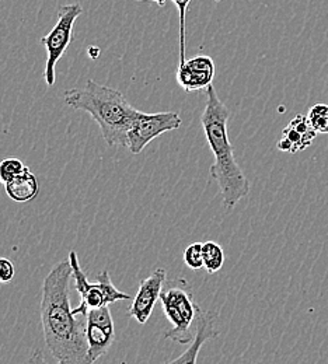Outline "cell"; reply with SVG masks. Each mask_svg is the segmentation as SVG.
<instances>
[{"label":"cell","instance_id":"1","mask_svg":"<svg viewBox=\"0 0 328 364\" xmlns=\"http://www.w3.org/2000/svg\"><path fill=\"white\" fill-rule=\"evenodd\" d=\"M69 261L55 265L43 283L40 317L44 341L52 358L63 364H90L86 339L88 316H78L70 307Z\"/></svg>","mask_w":328,"mask_h":364},{"label":"cell","instance_id":"2","mask_svg":"<svg viewBox=\"0 0 328 364\" xmlns=\"http://www.w3.org/2000/svg\"><path fill=\"white\" fill-rule=\"evenodd\" d=\"M205 97L206 102L201 115V124L215 157L209 174L219 186L223 198V208L231 212L241 199L248 196L250 181L236 161L233 146L228 134V122L231 117L229 108L219 98L213 85L205 90Z\"/></svg>","mask_w":328,"mask_h":364},{"label":"cell","instance_id":"3","mask_svg":"<svg viewBox=\"0 0 328 364\" xmlns=\"http://www.w3.org/2000/svg\"><path fill=\"white\" fill-rule=\"evenodd\" d=\"M63 98L69 107L93 118L108 146H128V132L142 111L134 108L121 91L89 80L82 89L65 91Z\"/></svg>","mask_w":328,"mask_h":364},{"label":"cell","instance_id":"4","mask_svg":"<svg viewBox=\"0 0 328 364\" xmlns=\"http://www.w3.org/2000/svg\"><path fill=\"white\" fill-rule=\"evenodd\" d=\"M160 303L166 318L173 325L164 338L180 345H189L195 338L198 319L202 314L201 307L194 300L191 284L184 277L166 280L160 293Z\"/></svg>","mask_w":328,"mask_h":364},{"label":"cell","instance_id":"5","mask_svg":"<svg viewBox=\"0 0 328 364\" xmlns=\"http://www.w3.org/2000/svg\"><path fill=\"white\" fill-rule=\"evenodd\" d=\"M83 13V7L79 3L60 6L58 10V21L53 28L40 40V44L47 50V63L44 70V79L48 87L55 85V68L59 59L72 43L73 26Z\"/></svg>","mask_w":328,"mask_h":364},{"label":"cell","instance_id":"6","mask_svg":"<svg viewBox=\"0 0 328 364\" xmlns=\"http://www.w3.org/2000/svg\"><path fill=\"white\" fill-rule=\"evenodd\" d=\"M70 267H72V279L75 280V286L78 293L80 294V304H83L88 310L100 309L110 304H114L117 301H125L132 300V297L121 290H118L114 283L111 282L108 271H102L97 276V282L90 283L88 280V276L80 267L79 258L76 251L69 252L68 258Z\"/></svg>","mask_w":328,"mask_h":364},{"label":"cell","instance_id":"7","mask_svg":"<svg viewBox=\"0 0 328 364\" xmlns=\"http://www.w3.org/2000/svg\"><path fill=\"white\" fill-rule=\"evenodd\" d=\"M183 124L177 112H142L128 132V149L132 154H141L142 150L156 137L166 132L180 129Z\"/></svg>","mask_w":328,"mask_h":364},{"label":"cell","instance_id":"8","mask_svg":"<svg viewBox=\"0 0 328 364\" xmlns=\"http://www.w3.org/2000/svg\"><path fill=\"white\" fill-rule=\"evenodd\" d=\"M86 339L89 346V362L93 364L110 350L115 341L114 319L108 306L88 311Z\"/></svg>","mask_w":328,"mask_h":364},{"label":"cell","instance_id":"9","mask_svg":"<svg viewBox=\"0 0 328 364\" xmlns=\"http://www.w3.org/2000/svg\"><path fill=\"white\" fill-rule=\"evenodd\" d=\"M167 280V272L163 268H157L143 279L139 289L132 299L129 307V316L141 325H144L153 314L157 300H160V293Z\"/></svg>","mask_w":328,"mask_h":364},{"label":"cell","instance_id":"10","mask_svg":"<svg viewBox=\"0 0 328 364\" xmlns=\"http://www.w3.org/2000/svg\"><path fill=\"white\" fill-rule=\"evenodd\" d=\"M215 62L208 55H196L179 65L177 83L187 92L206 90L213 85Z\"/></svg>","mask_w":328,"mask_h":364},{"label":"cell","instance_id":"11","mask_svg":"<svg viewBox=\"0 0 328 364\" xmlns=\"http://www.w3.org/2000/svg\"><path fill=\"white\" fill-rule=\"evenodd\" d=\"M216 322H218V313L203 311L198 319L196 333H195L194 341L189 343V348H187L177 359L166 364H196L198 355H199L202 346L205 345V342L219 336Z\"/></svg>","mask_w":328,"mask_h":364},{"label":"cell","instance_id":"12","mask_svg":"<svg viewBox=\"0 0 328 364\" xmlns=\"http://www.w3.org/2000/svg\"><path fill=\"white\" fill-rule=\"evenodd\" d=\"M282 136L286 137L293 146V154L312 146L317 132L310 125L307 115L297 114L287 127L282 131Z\"/></svg>","mask_w":328,"mask_h":364},{"label":"cell","instance_id":"13","mask_svg":"<svg viewBox=\"0 0 328 364\" xmlns=\"http://www.w3.org/2000/svg\"><path fill=\"white\" fill-rule=\"evenodd\" d=\"M4 191L11 200L17 203H24L37 198L40 192V185L36 174L28 167H26V170L20 176L4 185Z\"/></svg>","mask_w":328,"mask_h":364},{"label":"cell","instance_id":"14","mask_svg":"<svg viewBox=\"0 0 328 364\" xmlns=\"http://www.w3.org/2000/svg\"><path fill=\"white\" fill-rule=\"evenodd\" d=\"M203 268L209 274L219 272L225 264L223 248L215 241H206L202 247Z\"/></svg>","mask_w":328,"mask_h":364},{"label":"cell","instance_id":"15","mask_svg":"<svg viewBox=\"0 0 328 364\" xmlns=\"http://www.w3.org/2000/svg\"><path fill=\"white\" fill-rule=\"evenodd\" d=\"M307 119L317 135H328V104H316L307 112Z\"/></svg>","mask_w":328,"mask_h":364},{"label":"cell","instance_id":"16","mask_svg":"<svg viewBox=\"0 0 328 364\" xmlns=\"http://www.w3.org/2000/svg\"><path fill=\"white\" fill-rule=\"evenodd\" d=\"M26 164L17 157H7L0 161V182L6 185L26 170Z\"/></svg>","mask_w":328,"mask_h":364},{"label":"cell","instance_id":"17","mask_svg":"<svg viewBox=\"0 0 328 364\" xmlns=\"http://www.w3.org/2000/svg\"><path fill=\"white\" fill-rule=\"evenodd\" d=\"M177 7L179 17H180V55H179V65L186 62V17H187L188 4L191 0H171Z\"/></svg>","mask_w":328,"mask_h":364},{"label":"cell","instance_id":"18","mask_svg":"<svg viewBox=\"0 0 328 364\" xmlns=\"http://www.w3.org/2000/svg\"><path fill=\"white\" fill-rule=\"evenodd\" d=\"M202 247H203V242H192L184 251V262L189 269H192L195 272L201 271L203 268Z\"/></svg>","mask_w":328,"mask_h":364},{"label":"cell","instance_id":"19","mask_svg":"<svg viewBox=\"0 0 328 364\" xmlns=\"http://www.w3.org/2000/svg\"><path fill=\"white\" fill-rule=\"evenodd\" d=\"M16 276L14 264L7 258H0V283H10Z\"/></svg>","mask_w":328,"mask_h":364},{"label":"cell","instance_id":"20","mask_svg":"<svg viewBox=\"0 0 328 364\" xmlns=\"http://www.w3.org/2000/svg\"><path fill=\"white\" fill-rule=\"evenodd\" d=\"M28 364H49L47 360H46V358H44V355H43V352L41 350H36L33 355H31V358H30V360H28ZM53 364H63L59 363V362H56V363Z\"/></svg>","mask_w":328,"mask_h":364},{"label":"cell","instance_id":"21","mask_svg":"<svg viewBox=\"0 0 328 364\" xmlns=\"http://www.w3.org/2000/svg\"><path fill=\"white\" fill-rule=\"evenodd\" d=\"M137 1H153V3H157L160 7L166 4V0H137Z\"/></svg>","mask_w":328,"mask_h":364},{"label":"cell","instance_id":"22","mask_svg":"<svg viewBox=\"0 0 328 364\" xmlns=\"http://www.w3.org/2000/svg\"><path fill=\"white\" fill-rule=\"evenodd\" d=\"M215 1H221V0H215Z\"/></svg>","mask_w":328,"mask_h":364}]
</instances>
